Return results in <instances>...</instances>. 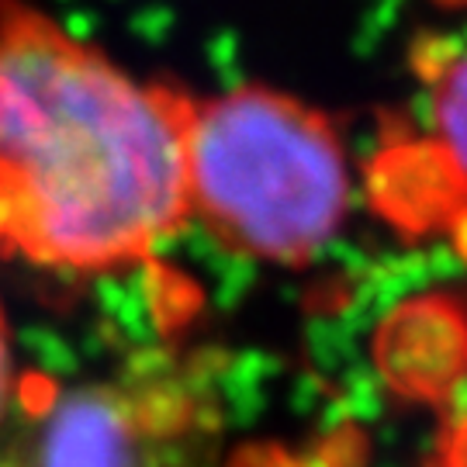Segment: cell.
Masks as SVG:
<instances>
[{"mask_svg": "<svg viewBox=\"0 0 467 467\" xmlns=\"http://www.w3.org/2000/svg\"><path fill=\"white\" fill-rule=\"evenodd\" d=\"M191 94L38 7L0 11V256L63 277L146 267L191 229Z\"/></svg>", "mask_w": 467, "mask_h": 467, "instance_id": "cell-1", "label": "cell"}, {"mask_svg": "<svg viewBox=\"0 0 467 467\" xmlns=\"http://www.w3.org/2000/svg\"><path fill=\"white\" fill-rule=\"evenodd\" d=\"M350 204L333 121L270 87L191 98L187 212L222 250L305 264L329 246Z\"/></svg>", "mask_w": 467, "mask_h": 467, "instance_id": "cell-2", "label": "cell"}, {"mask_svg": "<svg viewBox=\"0 0 467 467\" xmlns=\"http://www.w3.org/2000/svg\"><path fill=\"white\" fill-rule=\"evenodd\" d=\"M187 405L177 378L150 360L46 391L28 409L21 467H167Z\"/></svg>", "mask_w": 467, "mask_h": 467, "instance_id": "cell-3", "label": "cell"}, {"mask_svg": "<svg viewBox=\"0 0 467 467\" xmlns=\"http://www.w3.org/2000/svg\"><path fill=\"white\" fill-rule=\"evenodd\" d=\"M436 150L467 194V56H457L433 77L430 87Z\"/></svg>", "mask_w": 467, "mask_h": 467, "instance_id": "cell-4", "label": "cell"}, {"mask_svg": "<svg viewBox=\"0 0 467 467\" xmlns=\"http://www.w3.org/2000/svg\"><path fill=\"white\" fill-rule=\"evenodd\" d=\"M17 401H21V378H17V364H15V339H11L7 316L0 308V433L11 426Z\"/></svg>", "mask_w": 467, "mask_h": 467, "instance_id": "cell-5", "label": "cell"}, {"mask_svg": "<svg viewBox=\"0 0 467 467\" xmlns=\"http://www.w3.org/2000/svg\"><path fill=\"white\" fill-rule=\"evenodd\" d=\"M430 467H467V416H461L447 430V436L440 440V451L433 453Z\"/></svg>", "mask_w": 467, "mask_h": 467, "instance_id": "cell-6", "label": "cell"}]
</instances>
